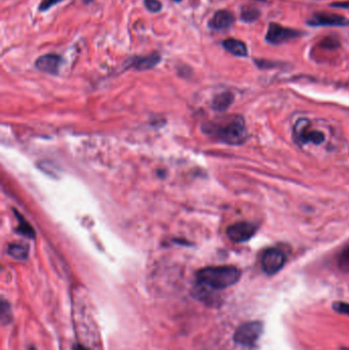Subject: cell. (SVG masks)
I'll return each instance as SVG.
<instances>
[{
    "label": "cell",
    "instance_id": "8",
    "mask_svg": "<svg viewBox=\"0 0 349 350\" xmlns=\"http://www.w3.org/2000/svg\"><path fill=\"white\" fill-rule=\"evenodd\" d=\"M307 24L312 27H345L349 25V21L339 15L317 13L308 19Z\"/></svg>",
    "mask_w": 349,
    "mask_h": 350
},
{
    "label": "cell",
    "instance_id": "20",
    "mask_svg": "<svg viewBox=\"0 0 349 350\" xmlns=\"http://www.w3.org/2000/svg\"><path fill=\"white\" fill-rule=\"evenodd\" d=\"M333 309L340 314H345L349 316V303L343 301H337L333 304Z\"/></svg>",
    "mask_w": 349,
    "mask_h": 350
},
{
    "label": "cell",
    "instance_id": "2",
    "mask_svg": "<svg viewBox=\"0 0 349 350\" xmlns=\"http://www.w3.org/2000/svg\"><path fill=\"white\" fill-rule=\"evenodd\" d=\"M211 128L217 139L231 145L244 143L248 136L245 120L241 116H234L221 124L211 126Z\"/></svg>",
    "mask_w": 349,
    "mask_h": 350
},
{
    "label": "cell",
    "instance_id": "7",
    "mask_svg": "<svg viewBox=\"0 0 349 350\" xmlns=\"http://www.w3.org/2000/svg\"><path fill=\"white\" fill-rule=\"evenodd\" d=\"M257 226L252 222H237L227 230V235L235 243H244L249 241L256 233Z\"/></svg>",
    "mask_w": 349,
    "mask_h": 350
},
{
    "label": "cell",
    "instance_id": "24",
    "mask_svg": "<svg viewBox=\"0 0 349 350\" xmlns=\"http://www.w3.org/2000/svg\"><path fill=\"white\" fill-rule=\"evenodd\" d=\"M73 350H89V349L81 344H75L73 347Z\"/></svg>",
    "mask_w": 349,
    "mask_h": 350
},
{
    "label": "cell",
    "instance_id": "23",
    "mask_svg": "<svg viewBox=\"0 0 349 350\" xmlns=\"http://www.w3.org/2000/svg\"><path fill=\"white\" fill-rule=\"evenodd\" d=\"M333 8H338V9H349V2L345 3H335L331 5Z\"/></svg>",
    "mask_w": 349,
    "mask_h": 350
},
{
    "label": "cell",
    "instance_id": "26",
    "mask_svg": "<svg viewBox=\"0 0 349 350\" xmlns=\"http://www.w3.org/2000/svg\"><path fill=\"white\" fill-rule=\"evenodd\" d=\"M29 350H36V349H35V347H30Z\"/></svg>",
    "mask_w": 349,
    "mask_h": 350
},
{
    "label": "cell",
    "instance_id": "14",
    "mask_svg": "<svg viewBox=\"0 0 349 350\" xmlns=\"http://www.w3.org/2000/svg\"><path fill=\"white\" fill-rule=\"evenodd\" d=\"M16 217L18 218V222H19V227L17 229V231L19 232V234L29 238V239H33L35 237V233L33 228L17 212L16 213Z\"/></svg>",
    "mask_w": 349,
    "mask_h": 350
},
{
    "label": "cell",
    "instance_id": "11",
    "mask_svg": "<svg viewBox=\"0 0 349 350\" xmlns=\"http://www.w3.org/2000/svg\"><path fill=\"white\" fill-rule=\"evenodd\" d=\"M162 58L161 55L158 53H153L145 57H136L130 60L129 66L137 71H145L155 68L160 62Z\"/></svg>",
    "mask_w": 349,
    "mask_h": 350
},
{
    "label": "cell",
    "instance_id": "9",
    "mask_svg": "<svg viewBox=\"0 0 349 350\" xmlns=\"http://www.w3.org/2000/svg\"><path fill=\"white\" fill-rule=\"evenodd\" d=\"M61 64H62V58L55 54L41 56L35 62V66L39 71L47 73V74H52V75L58 74Z\"/></svg>",
    "mask_w": 349,
    "mask_h": 350
},
{
    "label": "cell",
    "instance_id": "15",
    "mask_svg": "<svg viewBox=\"0 0 349 350\" xmlns=\"http://www.w3.org/2000/svg\"><path fill=\"white\" fill-rule=\"evenodd\" d=\"M8 253L18 260H25L28 257V249L23 245H11L8 249Z\"/></svg>",
    "mask_w": 349,
    "mask_h": 350
},
{
    "label": "cell",
    "instance_id": "6",
    "mask_svg": "<svg viewBox=\"0 0 349 350\" xmlns=\"http://www.w3.org/2000/svg\"><path fill=\"white\" fill-rule=\"evenodd\" d=\"M301 31L283 27L277 23H270L266 33V40L271 44H281L290 39L301 36Z\"/></svg>",
    "mask_w": 349,
    "mask_h": 350
},
{
    "label": "cell",
    "instance_id": "27",
    "mask_svg": "<svg viewBox=\"0 0 349 350\" xmlns=\"http://www.w3.org/2000/svg\"><path fill=\"white\" fill-rule=\"evenodd\" d=\"M173 2H176V3H180V2H182V0H173Z\"/></svg>",
    "mask_w": 349,
    "mask_h": 350
},
{
    "label": "cell",
    "instance_id": "1",
    "mask_svg": "<svg viewBox=\"0 0 349 350\" xmlns=\"http://www.w3.org/2000/svg\"><path fill=\"white\" fill-rule=\"evenodd\" d=\"M241 270L236 266H209L196 273L198 285L212 290H223L237 284L241 279Z\"/></svg>",
    "mask_w": 349,
    "mask_h": 350
},
{
    "label": "cell",
    "instance_id": "10",
    "mask_svg": "<svg viewBox=\"0 0 349 350\" xmlns=\"http://www.w3.org/2000/svg\"><path fill=\"white\" fill-rule=\"evenodd\" d=\"M234 22L235 16L229 11L221 10L216 12L211 18V20L209 21V27L216 31H222L232 27Z\"/></svg>",
    "mask_w": 349,
    "mask_h": 350
},
{
    "label": "cell",
    "instance_id": "19",
    "mask_svg": "<svg viewBox=\"0 0 349 350\" xmlns=\"http://www.w3.org/2000/svg\"><path fill=\"white\" fill-rule=\"evenodd\" d=\"M145 9L151 13H159L162 10V3L159 0H144Z\"/></svg>",
    "mask_w": 349,
    "mask_h": 350
},
{
    "label": "cell",
    "instance_id": "18",
    "mask_svg": "<svg viewBox=\"0 0 349 350\" xmlns=\"http://www.w3.org/2000/svg\"><path fill=\"white\" fill-rule=\"evenodd\" d=\"M339 266L344 270H349V246L342 251L338 259Z\"/></svg>",
    "mask_w": 349,
    "mask_h": 350
},
{
    "label": "cell",
    "instance_id": "13",
    "mask_svg": "<svg viewBox=\"0 0 349 350\" xmlns=\"http://www.w3.org/2000/svg\"><path fill=\"white\" fill-rule=\"evenodd\" d=\"M234 94L231 92H222L217 94L212 101V108L215 111H226L234 103Z\"/></svg>",
    "mask_w": 349,
    "mask_h": 350
},
{
    "label": "cell",
    "instance_id": "12",
    "mask_svg": "<svg viewBox=\"0 0 349 350\" xmlns=\"http://www.w3.org/2000/svg\"><path fill=\"white\" fill-rule=\"evenodd\" d=\"M222 46L225 47V49L227 52H229L230 54L236 56V57H240V58H245L248 56V49L246 44L238 39H234V38H229L227 40H225L222 42Z\"/></svg>",
    "mask_w": 349,
    "mask_h": 350
},
{
    "label": "cell",
    "instance_id": "5",
    "mask_svg": "<svg viewBox=\"0 0 349 350\" xmlns=\"http://www.w3.org/2000/svg\"><path fill=\"white\" fill-rule=\"evenodd\" d=\"M286 263L285 254L276 248H269L264 251L261 257V266L263 271L268 276L279 272Z\"/></svg>",
    "mask_w": 349,
    "mask_h": 350
},
{
    "label": "cell",
    "instance_id": "16",
    "mask_svg": "<svg viewBox=\"0 0 349 350\" xmlns=\"http://www.w3.org/2000/svg\"><path fill=\"white\" fill-rule=\"evenodd\" d=\"M260 13L253 7H244L241 12V19L246 23H253L258 20Z\"/></svg>",
    "mask_w": 349,
    "mask_h": 350
},
{
    "label": "cell",
    "instance_id": "22",
    "mask_svg": "<svg viewBox=\"0 0 349 350\" xmlns=\"http://www.w3.org/2000/svg\"><path fill=\"white\" fill-rule=\"evenodd\" d=\"M64 2V0H43V2L39 6V11L40 12H45L52 9L54 6Z\"/></svg>",
    "mask_w": 349,
    "mask_h": 350
},
{
    "label": "cell",
    "instance_id": "21",
    "mask_svg": "<svg viewBox=\"0 0 349 350\" xmlns=\"http://www.w3.org/2000/svg\"><path fill=\"white\" fill-rule=\"evenodd\" d=\"M320 45L325 48H328V49H335L339 46V41L335 38H332V37H329V38H326L323 39L321 42H320Z\"/></svg>",
    "mask_w": 349,
    "mask_h": 350
},
{
    "label": "cell",
    "instance_id": "4",
    "mask_svg": "<svg viewBox=\"0 0 349 350\" xmlns=\"http://www.w3.org/2000/svg\"><path fill=\"white\" fill-rule=\"evenodd\" d=\"M294 138L299 144L314 143L320 144L325 140V134L321 131L310 128V122L307 119H300L294 126Z\"/></svg>",
    "mask_w": 349,
    "mask_h": 350
},
{
    "label": "cell",
    "instance_id": "3",
    "mask_svg": "<svg viewBox=\"0 0 349 350\" xmlns=\"http://www.w3.org/2000/svg\"><path fill=\"white\" fill-rule=\"evenodd\" d=\"M263 333V323L259 320L241 324L234 334V341L244 347H253Z\"/></svg>",
    "mask_w": 349,
    "mask_h": 350
},
{
    "label": "cell",
    "instance_id": "25",
    "mask_svg": "<svg viewBox=\"0 0 349 350\" xmlns=\"http://www.w3.org/2000/svg\"><path fill=\"white\" fill-rule=\"evenodd\" d=\"M341 350H349V348H346V347H342Z\"/></svg>",
    "mask_w": 349,
    "mask_h": 350
},
{
    "label": "cell",
    "instance_id": "17",
    "mask_svg": "<svg viewBox=\"0 0 349 350\" xmlns=\"http://www.w3.org/2000/svg\"><path fill=\"white\" fill-rule=\"evenodd\" d=\"M0 312H2V320L3 323L6 324L8 322H10L12 316H11V307L10 304L8 303V301H6L5 299L2 300V304H0Z\"/></svg>",
    "mask_w": 349,
    "mask_h": 350
}]
</instances>
